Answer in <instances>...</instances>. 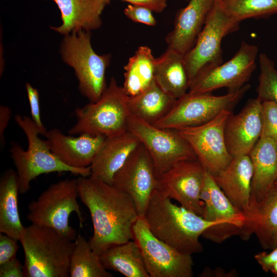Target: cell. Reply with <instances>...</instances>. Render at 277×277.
<instances>
[{"label": "cell", "instance_id": "obj_13", "mask_svg": "<svg viewBox=\"0 0 277 277\" xmlns=\"http://www.w3.org/2000/svg\"><path fill=\"white\" fill-rule=\"evenodd\" d=\"M231 113V111L223 110L206 123L176 130L212 175L226 168L232 159L224 137L225 123Z\"/></svg>", "mask_w": 277, "mask_h": 277}, {"label": "cell", "instance_id": "obj_38", "mask_svg": "<svg viewBox=\"0 0 277 277\" xmlns=\"http://www.w3.org/2000/svg\"><path fill=\"white\" fill-rule=\"evenodd\" d=\"M131 4L144 6L152 12L160 13L167 6V0H120Z\"/></svg>", "mask_w": 277, "mask_h": 277}, {"label": "cell", "instance_id": "obj_39", "mask_svg": "<svg viewBox=\"0 0 277 277\" xmlns=\"http://www.w3.org/2000/svg\"><path fill=\"white\" fill-rule=\"evenodd\" d=\"M11 116V110L6 106H0V143L3 147L5 143L4 132L8 127Z\"/></svg>", "mask_w": 277, "mask_h": 277}, {"label": "cell", "instance_id": "obj_41", "mask_svg": "<svg viewBox=\"0 0 277 277\" xmlns=\"http://www.w3.org/2000/svg\"><path fill=\"white\" fill-rule=\"evenodd\" d=\"M276 247H277V238L275 239V240L274 241V243H273V244L272 245L271 249H274V248H275Z\"/></svg>", "mask_w": 277, "mask_h": 277}, {"label": "cell", "instance_id": "obj_27", "mask_svg": "<svg viewBox=\"0 0 277 277\" xmlns=\"http://www.w3.org/2000/svg\"><path fill=\"white\" fill-rule=\"evenodd\" d=\"M156 58L147 46H140L124 67L123 88L134 96L143 92L154 81Z\"/></svg>", "mask_w": 277, "mask_h": 277}, {"label": "cell", "instance_id": "obj_14", "mask_svg": "<svg viewBox=\"0 0 277 277\" xmlns=\"http://www.w3.org/2000/svg\"><path fill=\"white\" fill-rule=\"evenodd\" d=\"M112 185L131 197L139 216L143 217L157 188V178L152 160L141 144L115 173Z\"/></svg>", "mask_w": 277, "mask_h": 277}, {"label": "cell", "instance_id": "obj_28", "mask_svg": "<svg viewBox=\"0 0 277 277\" xmlns=\"http://www.w3.org/2000/svg\"><path fill=\"white\" fill-rule=\"evenodd\" d=\"M176 100L154 80L141 93L129 96V106L132 114L153 125L167 114Z\"/></svg>", "mask_w": 277, "mask_h": 277}, {"label": "cell", "instance_id": "obj_5", "mask_svg": "<svg viewBox=\"0 0 277 277\" xmlns=\"http://www.w3.org/2000/svg\"><path fill=\"white\" fill-rule=\"evenodd\" d=\"M129 96L112 77L101 97L75 110L76 122L68 130L70 135L87 133L105 137L128 131L131 115Z\"/></svg>", "mask_w": 277, "mask_h": 277}, {"label": "cell", "instance_id": "obj_23", "mask_svg": "<svg viewBox=\"0 0 277 277\" xmlns=\"http://www.w3.org/2000/svg\"><path fill=\"white\" fill-rule=\"evenodd\" d=\"M255 234L261 247L272 248L277 238V186H275L259 203H250V213L240 236L248 240Z\"/></svg>", "mask_w": 277, "mask_h": 277}, {"label": "cell", "instance_id": "obj_6", "mask_svg": "<svg viewBox=\"0 0 277 277\" xmlns=\"http://www.w3.org/2000/svg\"><path fill=\"white\" fill-rule=\"evenodd\" d=\"M90 31L80 30L64 36L60 45L63 61L72 67L80 93L90 102H96L107 87L106 69L111 55H99L91 43Z\"/></svg>", "mask_w": 277, "mask_h": 277}, {"label": "cell", "instance_id": "obj_19", "mask_svg": "<svg viewBox=\"0 0 277 277\" xmlns=\"http://www.w3.org/2000/svg\"><path fill=\"white\" fill-rule=\"evenodd\" d=\"M233 205L246 219L250 212L252 166L248 155L233 157L228 165L212 175Z\"/></svg>", "mask_w": 277, "mask_h": 277}, {"label": "cell", "instance_id": "obj_26", "mask_svg": "<svg viewBox=\"0 0 277 277\" xmlns=\"http://www.w3.org/2000/svg\"><path fill=\"white\" fill-rule=\"evenodd\" d=\"M103 266L126 277H150L141 249L133 240L111 246L100 254Z\"/></svg>", "mask_w": 277, "mask_h": 277}, {"label": "cell", "instance_id": "obj_20", "mask_svg": "<svg viewBox=\"0 0 277 277\" xmlns=\"http://www.w3.org/2000/svg\"><path fill=\"white\" fill-rule=\"evenodd\" d=\"M140 145L139 140L129 131L106 137L90 166V176L112 185L115 173Z\"/></svg>", "mask_w": 277, "mask_h": 277}, {"label": "cell", "instance_id": "obj_3", "mask_svg": "<svg viewBox=\"0 0 277 277\" xmlns=\"http://www.w3.org/2000/svg\"><path fill=\"white\" fill-rule=\"evenodd\" d=\"M19 242L23 249L25 277H68L74 241L52 228L32 224Z\"/></svg>", "mask_w": 277, "mask_h": 277}, {"label": "cell", "instance_id": "obj_30", "mask_svg": "<svg viewBox=\"0 0 277 277\" xmlns=\"http://www.w3.org/2000/svg\"><path fill=\"white\" fill-rule=\"evenodd\" d=\"M227 14L241 23L248 18H266L277 13V0H219Z\"/></svg>", "mask_w": 277, "mask_h": 277}, {"label": "cell", "instance_id": "obj_42", "mask_svg": "<svg viewBox=\"0 0 277 277\" xmlns=\"http://www.w3.org/2000/svg\"><path fill=\"white\" fill-rule=\"evenodd\" d=\"M105 2H106L107 4H109L111 0H103Z\"/></svg>", "mask_w": 277, "mask_h": 277}, {"label": "cell", "instance_id": "obj_15", "mask_svg": "<svg viewBox=\"0 0 277 277\" xmlns=\"http://www.w3.org/2000/svg\"><path fill=\"white\" fill-rule=\"evenodd\" d=\"M206 169L197 159L178 162L157 179V188L181 206L203 216L200 193Z\"/></svg>", "mask_w": 277, "mask_h": 277}, {"label": "cell", "instance_id": "obj_11", "mask_svg": "<svg viewBox=\"0 0 277 277\" xmlns=\"http://www.w3.org/2000/svg\"><path fill=\"white\" fill-rule=\"evenodd\" d=\"M257 46L241 42L234 56L225 63L199 72L190 83L188 93H211L226 88L228 92L236 91L247 84L256 68Z\"/></svg>", "mask_w": 277, "mask_h": 277}, {"label": "cell", "instance_id": "obj_18", "mask_svg": "<svg viewBox=\"0 0 277 277\" xmlns=\"http://www.w3.org/2000/svg\"><path fill=\"white\" fill-rule=\"evenodd\" d=\"M177 12L173 30L166 37L167 48L183 55L194 46L215 0H189Z\"/></svg>", "mask_w": 277, "mask_h": 277}, {"label": "cell", "instance_id": "obj_8", "mask_svg": "<svg viewBox=\"0 0 277 277\" xmlns=\"http://www.w3.org/2000/svg\"><path fill=\"white\" fill-rule=\"evenodd\" d=\"M250 88L247 83L236 91L219 96L211 93L187 92L176 99L167 114L153 125L161 128L177 130L203 124L223 110L232 111Z\"/></svg>", "mask_w": 277, "mask_h": 277}, {"label": "cell", "instance_id": "obj_35", "mask_svg": "<svg viewBox=\"0 0 277 277\" xmlns=\"http://www.w3.org/2000/svg\"><path fill=\"white\" fill-rule=\"evenodd\" d=\"M17 240L7 234H0V265L16 258L18 249Z\"/></svg>", "mask_w": 277, "mask_h": 277}, {"label": "cell", "instance_id": "obj_32", "mask_svg": "<svg viewBox=\"0 0 277 277\" xmlns=\"http://www.w3.org/2000/svg\"><path fill=\"white\" fill-rule=\"evenodd\" d=\"M262 132L261 137L277 143V104L271 101L262 103Z\"/></svg>", "mask_w": 277, "mask_h": 277}, {"label": "cell", "instance_id": "obj_33", "mask_svg": "<svg viewBox=\"0 0 277 277\" xmlns=\"http://www.w3.org/2000/svg\"><path fill=\"white\" fill-rule=\"evenodd\" d=\"M26 89L30 108L31 118L39 134L45 136L48 130L43 124L41 116L39 93L30 84H26Z\"/></svg>", "mask_w": 277, "mask_h": 277}, {"label": "cell", "instance_id": "obj_31", "mask_svg": "<svg viewBox=\"0 0 277 277\" xmlns=\"http://www.w3.org/2000/svg\"><path fill=\"white\" fill-rule=\"evenodd\" d=\"M260 73L256 88L257 97L277 104V69L274 62L265 53L259 55Z\"/></svg>", "mask_w": 277, "mask_h": 277}, {"label": "cell", "instance_id": "obj_24", "mask_svg": "<svg viewBox=\"0 0 277 277\" xmlns=\"http://www.w3.org/2000/svg\"><path fill=\"white\" fill-rule=\"evenodd\" d=\"M154 80L165 92L176 99L186 94L190 81L184 55L167 48L156 58Z\"/></svg>", "mask_w": 277, "mask_h": 277}, {"label": "cell", "instance_id": "obj_12", "mask_svg": "<svg viewBox=\"0 0 277 277\" xmlns=\"http://www.w3.org/2000/svg\"><path fill=\"white\" fill-rule=\"evenodd\" d=\"M133 240L138 245L150 277H192L191 255L182 253L157 238L143 217L133 227Z\"/></svg>", "mask_w": 277, "mask_h": 277}, {"label": "cell", "instance_id": "obj_7", "mask_svg": "<svg viewBox=\"0 0 277 277\" xmlns=\"http://www.w3.org/2000/svg\"><path fill=\"white\" fill-rule=\"evenodd\" d=\"M78 198L77 179L59 181L30 202L27 218L32 224L52 228L74 241L78 234L69 224L71 214L76 213L81 226L84 221Z\"/></svg>", "mask_w": 277, "mask_h": 277}, {"label": "cell", "instance_id": "obj_34", "mask_svg": "<svg viewBox=\"0 0 277 277\" xmlns=\"http://www.w3.org/2000/svg\"><path fill=\"white\" fill-rule=\"evenodd\" d=\"M125 16L135 23L154 26L157 22L149 9L140 5L129 4L124 10Z\"/></svg>", "mask_w": 277, "mask_h": 277}, {"label": "cell", "instance_id": "obj_29", "mask_svg": "<svg viewBox=\"0 0 277 277\" xmlns=\"http://www.w3.org/2000/svg\"><path fill=\"white\" fill-rule=\"evenodd\" d=\"M70 259V277H112L103 265L100 254L91 248L89 240L78 234L74 241Z\"/></svg>", "mask_w": 277, "mask_h": 277}, {"label": "cell", "instance_id": "obj_44", "mask_svg": "<svg viewBox=\"0 0 277 277\" xmlns=\"http://www.w3.org/2000/svg\"><path fill=\"white\" fill-rule=\"evenodd\" d=\"M186 1H188L189 0H186Z\"/></svg>", "mask_w": 277, "mask_h": 277}, {"label": "cell", "instance_id": "obj_1", "mask_svg": "<svg viewBox=\"0 0 277 277\" xmlns=\"http://www.w3.org/2000/svg\"><path fill=\"white\" fill-rule=\"evenodd\" d=\"M79 199L89 211L93 234L89 240L100 254L109 247L133 240V227L140 217L127 194L90 176L77 178Z\"/></svg>", "mask_w": 277, "mask_h": 277}, {"label": "cell", "instance_id": "obj_17", "mask_svg": "<svg viewBox=\"0 0 277 277\" xmlns=\"http://www.w3.org/2000/svg\"><path fill=\"white\" fill-rule=\"evenodd\" d=\"M45 137L51 151L61 161L78 168L90 166L106 138L87 133L65 135L57 128L48 130Z\"/></svg>", "mask_w": 277, "mask_h": 277}, {"label": "cell", "instance_id": "obj_22", "mask_svg": "<svg viewBox=\"0 0 277 277\" xmlns=\"http://www.w3.org/2000/svg\"><path fill=\"white\" fill-rule=\"evenodd\" d=\"M52 1L60 10L62 24L50 28L64 36L80 30L90 31L100 28L101 15L108 5L103 0Z\"/></svg>", "mask_w": 277, "mask_h": 277}, {"label": "cell", "instance_id": "obj_36", "mask_svg": "<svg viewBox=\"0 0 277 277\" xmlns=\"http://www.w3.org/2000/svg\"><path fill=\"white\" fill-rule=\"evenodd\" d=\"M0 277H25L24 265L16 258L1 265Z\"/></svg>", "mask_w": 277, "mask_h": 277}, {"label": "cell", "instance_id": "obj_16", "mask_svg": "<svg viewBox=\"0 0 277 277\" xmlns=\"http://www.w3.org/2000/svg\"><path fill=\"white\" fill-rule=\"evenodd\" d=\"M262 103L258 97L249 100L241 110L231 113L224 127L226 145L233 157L248 155L262 132Z\"/></svg>", "mask_w": 277, "mask_h": 277}, {"label": "cell", "instance_id": "obj_40", "mask_svg": "<svg viewBox=\"0 0 277 277\" xmlns=\"http://www.w3.org/2000/svg\"><path fill=\"white\" fill-rule=\"evenodd\" d=\"M271 271L277 276V262L273 265Z\"/></svg>", "mask_w": 277, "mask_h": 277}, {"label": "cell", "instance_id": "obj_37", "mask_svg": "<svg viewBox=\"0 0 277 277\" xmlns=\"http://www.w3.org/2000/svg\"><path fill=\"white\" fill-rule=\"evenodd\" d=\"M272 250L270 253L261 252L254 256L262 269L266 272L271 271L273 265L277 262V247Z\"/></svg>", "mask_w": 277, "mask_h": 277}, {"label": "cell", "instance_id": "obj_2", "mask_svg": "<svg viewBox=\"0 0 277 277\" xmlns=\"http://www.w3.org/2000/svg\"><path fill=\"white\" fill-rule=\"evenodd\" d=\"M164 192H153L143 216L150 231L157 238L179 252L192 255L200 253L203 247L199 238L208 227L219 226L226 238L240 235L242 228L222 221L209 222L182 206L173 204Z\"/></svg>", "mask_w": 277, "mask_h": 277}, {"label": "cell", "instance_id": "obj_21", "mask_svg": "<svg viewBox=\"0 0 277 277\" xmlns=\"http://www.w3.org/2000/svg\"><path fill=\"white\" fill-rule=\"evenodd\" d=\"M252 166L250 203L261 202L277 181V143L261 137L250 152Z\"/></svg>", "mask_w": 277, "mask_h": 277}, {"label": "cell", "instance_id": "obj_25", "mask_svg": "<svg viewBox=\"0 0 277 277\" xmlns=\"http://www.w3.org/2000/svg\"><path fill=\"white\" fill-rule=\"evenodd\" d=\"M19 193L16 171L7 170L0 180V233L19 241L24 232L21 221L18 194Z\"/></svg>", "mask_w": 277, "mask_h": 277}, {"label": "cell", "instance_id": "obj_10", "mask_svg": "<svg viewBox=\"0 0 277 277\" xmlns=\"http://www.w3.org/2000/svg\"><path fill=\"white\" fill-rule=\"evenodd\" d=\"M239 25L224 11L219 1L215 0L194 46L184 55L190 81L201 71L223 63L222 39L238 30Z\"/></svg>", "mask_w": 277, "mask_h": 277}, {"label": "cell", "instance_id": "obj_9", "mask_svg": "<svg viewBox=\"0 0 277 277\" xmlns=\"http://www.w3.org/2000/svg\"><path fill=\"white\" fill-rule=\"evenodd\" d=\"M127 130L149 153L157 179L179 162L197 159L189 145L176 130L159 128L133 114L128 119Z\"/></svg>", "mask_w": 277, "mask_h": 277}, {"label": "cell", "instance_id": "obj_4", "mask_svg": "<svg viewBox=\"0 0 277 277\" xmlns=\"http://www.w3.org/2000/svg\"><path fill=\"white\" fill-rule=\"evenodd\" d=\"M14 120L28 141L27 149L25 150L13 141L9 150L16 168L20 194L27 193L31 182L43 174L70 172L81 176H90V167L74 168L61 161L51 151L47 141L39 138V133L31 117L17 114Z\"/></svg>", "mask_w": 277, "mask_h": 277}, {"label": "cell", "instance_id": "obj_43", "mask_svg": "<svg viewBox=\"0 0 277 277\" xmlns=\"http://www.w3.org/2000/svg\"><path fill=\"white\" fill-rule=\"evenodd\" d=\"M275 185L277 186V181H276V182L275 183Z\"/></svg>", "mask_w": 277, "mask_h": 277}]
</instances>
